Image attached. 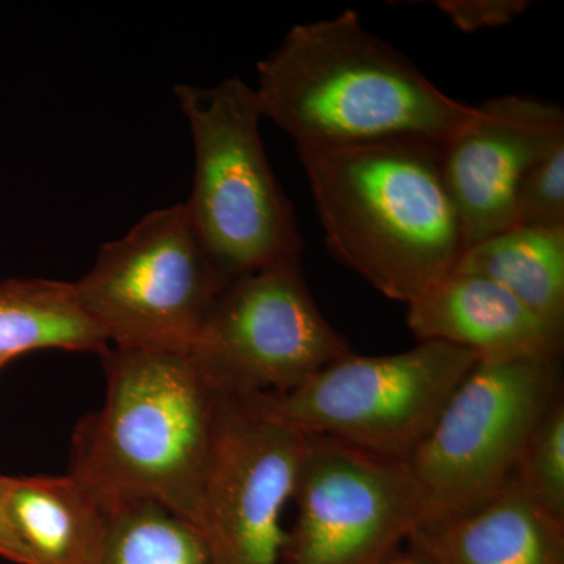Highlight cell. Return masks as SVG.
I'll return each mask as SVG.
<instances>
[{
	"mask_svg": "<svg viewBox=\"0 0 564 564\" xmlns=\"http://www.w3.org/2000/svg\"><path fill=\"white\" fill-rule=\"evenodd\" d=\"M351 352L315 303L299 261L234 278L191 355L223 393L252 397L292 391Z\"/></svg>",
	"mask_w": 564,
	"mask_h": 564,
	"instance_id": "cell-8",
	"label": "cell"
},
{
	"mask_svg": "<svg viewBox=\"0 0 564 564\" xmlns=\"http://www.w3.org/2000/svg\"><path fill=\"white\" fill-rule=\"evenodd\" d=\"M174 95L195 152L184 204L212 259L231 280L299 262L302 234L267 159L254 88L229 77L214 87L176 85Z\"/></svg>",
	"mask_w": 564,
	"mask_h": 564,
	"instance_id": "cell-4",
	"label": "cell"
},
{
	"mask_svg": "<svg viewBox=\"0 0 564 564\" xmlns=\"http://www.w3.org/2000/svg\"><path fill=\"white\" fill-rule=\"evenodd\" d=\"M477 361L473 350L429 340L393 355L351 352L292 391L252 397L299 432L408 464Z\"/></svg>",
	"mask_w": 564,
	"mask_h": 564,
	"instance_id": "cell-5",
	"label": "cell"
},
{
	"mask_svg": "<svg viewBox=\"0 0 564 564\" xmlns=\"http://www.w3.org/2000/svg\"><path fill=\"white\" fill-rule=\"evenodd\" d=\"M562 141L564 111L556 104L503 95L474 106L443 151L445 182L467 247L516 226L519 182Z\"/></svg>",
	"mask_w": 564,
	"mask_h": 564,
	"instance_id": "cell-11",
	"label": "cell"
},
{
	"mask_svg": "<svg viewBox=\"0 0 564 564\" xmlns=\"http://www.w3.org/2000/svg\"><path fill=\"white\" fill-rule=\"evenodd\" d=\"M3 491L32 564H106L109 508L73 475L3 477Z\"/></svg>",
	"mask_w": 564,
	"mask_h": 564,
	"instance_id": "cell-14",
	"label": "cell"
},
{
	"mask_svg": "<svg viewBox=\"0 0 564 564\" xmlns=\"http://www.w3.org/2000/svg\"><path fill=\"white\" fill-rule=\"evenodd\" d=\"M110 345L77 299L73 282H0V358L35 350L107 351Z\"/></svg>",
	"mask_w": 564,
	"mask_h": 564,
	"instance_id": "cell-16",
	"label": "cell"
},
{
	"mask_svg": "<svg viewBox=\"0 0 564 564\" xmlns=\"http://www.w3.org/2000/svg\"><path fill=\"white\" fill-rule=\"evenodd\" d=\"M562 359L478 358L408 463L426 521L474 510L513 480L534 426L564 397Z\"/></svg>",
	"mask_w": 564,
	"mask_h": 564,
	"instance_id": "cell-6",
	"label": "cell"
},
{
	"mask_svg": "<svg viewBox=\"0 0 564 564\" xmlns=\"http://www.w3.org/2000/svg\"><path fill=\"white\" fill-rule=\"evenodd\" d=\"M254 91L262 117L296 148L388 140L445 144L474 111L367 31L351 10L291 29L259 63Z\"/></svg>",
	"mask_w": 564,
	"mask_h": 564,
	"instance_id": "cell-2",
	"label": "cell"
},
{
	"mask_svg": "<svg viewBox=\"0 0 564 564\" xmlns=\"http://www.w3.org/2000/svg\"><path fill=\"white\" fill-rule=\"evenodd\" d=\"M513 480L541 510L564 524V397L534 426Z\"/></svg>",
	"mask_w": 564,
	"mask_h": 564,
	"instance_id": "cell-18",
	"label": "cell"
},
{
	"mask_svg": "<svg viewBox=\"0 0 564 564\" xmlns=\"http://www.w3.org/2000/svg\"><path fill=\"white\" fill-rule=\"evenodd\" d=\"M436 6L459 31L475 32L510 24L532 3L527 0H441Z\"/></svg>",
	"mask_w": 564,
	"mask_h": 564,
	"instance_id": "cell-20",
	"label": "cell"
},
{
	"mask_svg": "<svg viewBox=\"0 0 564 564\" xmlns=\"http://www.w3.org/2000/svg\"><path fill=\"white\" fill-rule=\"evenodd\" d=\"M516 226L564 228V141L527 170L514 195Z\"/></svg>",
	"mask_w": 564,
	"mask_h": 564,
	"instance_id": "cell-19",
	"label": "cell"
},
{
	"mask_svg": "<svg viewBox=\"0 0 564 564\" xmlns=\"http://www.w3.org/2000/svg\"><path fill=\"white\" fill-rule=\"evenodd\" d=\"M388 564H433L430 562L429 558H426L425 555L421 554V552L415 551V549L410 547V545H406V547L402 549V551L399 552L391 562Z\"/></svg>",
	"mask_w": 564,
	"mask_h": 564,
	"instance_id": "cell-22",
	"label": "cell"
},
{
	"mask_svg": "<svg viewBox=\"0 0 564 564\" xmlns=\"http://www.w3.org/2000/svg\"><path fill=\"white\" fill-rule=\"evenodd\" d=\"M0 556L17 564H32L31 556L22 547L13 527L10 524L9 514H7L2 475H0Z\"/></svg>",
	"mask_w": 564,
	"mask_h": 564,
	"instance_id": "cell-21",
	"label": "cell"
},
{
	"mask_svg": "<svg viewBox=\"0 0 564 564\" xmlns=\"http://www.w3.org/2000/svg\"><path fill=\"white\" fill-rule=\"evenodd\" d=\"M106 503V564H215L202 530L172 508L151 499Z\"/></svg>",
	"mask_w": 564,
	"mask_h": 564,
	"instance_id": "cell-17",
	"label": "cell"
},
{
	"mask_svg": "<svg viewBox=\"0 0 564 564\" xmlns=\"http://www.w3.org/2000/svg\"><path fill=\"white\" fill-rule=\"evenodd\" d=\"M455 272L488 278L564 333V228L513 226L469 245Z\"/></svg>",
	"mask_w": 564,
	"mask_h": 564,
	"instance_id": "cell-15",
	"label": "cell"
},
{
	"mask_svg": "<svg viewBox=\"0 0 564 564\" xmlns=\"http://www.w3.org/2000/svg\"><path fill=\"white\" fill-rule=\"evenodd\" d=\"M443 151L425 140L296 148L326 247L395 302L454 273L467 248Z\"/></svg>",
	"mask_w": 564,
	"mask_h": 564,
	"instance_id": "cell-1",
	"label": "cell"
},
{
	"mask_svg": "<svg viewBox=\"0 0 564 564\" xmlns=\"http://www.w3.org/2000/svg\"><path fill=\"white\" fill-rule=\"evenodd\" d=\"M10 361H11V359L0 358V370H2L3 367H6L7 364H9Z\"/></svg>",
	"mask_w": 564,
	"mask_h": 564,
	"instance_id": "cell-23",
	"label": "cell"
},
{
	"mask_svg": "<svg viewBox=\"0 0 564 564\" xmlns=\"http://www.w3.org/2000/svg\"><path fill=\"white\" fill-rule=\"evenodd\" d=\"M101 356L106 402L77 425L68 474L104 502L155 500L199 529L225 393L191 352Z\"/></svg>",
	"mask_w": 564,
	"mask_h": 564,
	"instance_id": "cell-3",
	"label": "cell"
},
{
	"mask_svg": "<svg viewBox=\"0 0 564 564\" xmlns=\"http://www.w3.org/2000/svg\"><path fill=\"white\" fill-rule=\"evenodd\" d=\"M406 322L419 343L458 345L478 358H563V332L478 274H448L408 304Z\"/></svg>",
	"mask_w": 564,
	"mask_h": 564,
	"instance_id": "cell-12",
	"label": "cell"
},
{
	"mask_svg": "<svg viewBox=\"0 0 564 564\" xmlns=\"http://www.w3.org/2000/svg\"><path fill=\"white\" fill-rule=\"evenodd\" d=\"M306 440L254 397L225 393L199 525L215 564H282Z\"/></svg>",
	"mask_w": 564,
	"mask_h": 564,
	"instance_id": "cell-10",
	"label": "cell"
},
{
	"mask_svg": "<svg viewBox=\"0 0 564 564\" xmlns=\"http://www.w3.org/2000/svg\"><path fill=\"white\" fill-rule=\"evenodd\" d=\"M282 564H388L426 521L404 463L307 434Z\"/></svg>",
	"mask_w": 564,
	"mask_h": 564,
	"instance_id": "cell-9",
	"label": "cell"
},
{
	"mask_svg": "<svg viewBox=\"0 0 564 564\" xmlns=\"http://www.w3.org/2000/svg\"><path fill=\"white\" fill-rule=\"evenodd\" d=\"M406 545L433 564H564V524L511 480L474 510L423 522Z\"/></svg>",
	"mask_w": 564,
	"mask_h": 564,
	"instance_id": "cell-13",
	"label": "cell"
},
{
	"mask_svg": "<svg viewBox=\"0 0 564 564\" xmlns=\"http://www.w3.org/2000/svg\"><path fill=\"white\" fill-rule=\"evenodd\" d=\"M231 281L181 203L144 215L131 231L104 243L73 284L110 347L191 352L212 304Z\"/></svg>",
	"mask_w": 564,
	"mask_h": 564,
	"instance_id": "cell-7",
	"label": "cell"
}]
</instances>
